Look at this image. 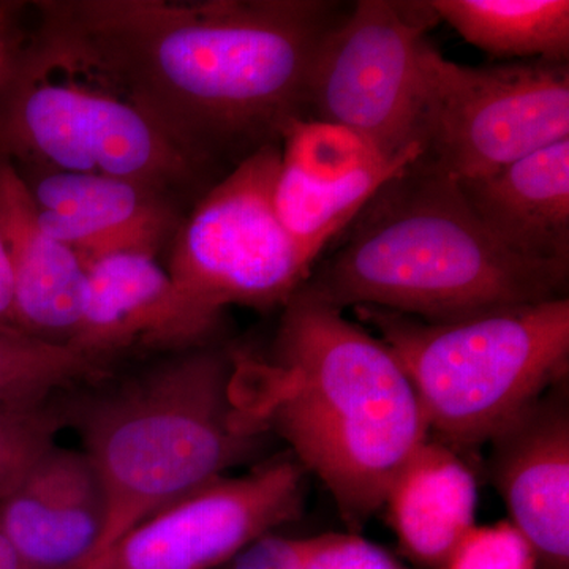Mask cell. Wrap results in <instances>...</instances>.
<instances>
[{"label": "cell", "mask_w": 569, "mask_h": 569, "mask_svg": "<svg viewBox=\"0 0 569 569\" xmlns=\"http://www.w3.org/2000/svg\"><path fill=\"white\" fill-rule=\"evenodd\" d=\"M194 159L228 173L309 119L313 67L347 11L328 0H37Z\"/></svg>", "instance_id": "obj_1"}, {"label": "cell", "mask_w": 569, "mask_h": 569, "mask_svg": "<svg viewBox=\"0 0 569 569\" xmlns=\"http://www.w3.org/2000/svg\"><path fill=\"white\" fill-rule=\"evenodd\" d=\"M282 310L269 365L246 353L249 377L264 387L247 406L358 530L429 427L402 366L365 326L302 291Z\"/></svg>", "instance_id": "obj_2"}, {"label": "cell", "mask_w": 569, "mask_h": 569, "mask_svg": "<svg viewBox=\"0 0 569 569\" xmlns=\"http://www.w3.org/2000/svg\"><path fill=\"white\" fill-rule=\"evenodd\" d=\"M299 288L325 305L377 307L429 323L568 298L569 264L498 244L458 179L415 162L348 224Z\"/></svg>", "instance_id": "obj_3"}, {"label": "cell", "mask_w": 569, "mask_h": 569, "mask_svg": "<svg viewBox=\"0 0 569 569\" xmlns=\"http://www.w3.org/2000/svg\"><path fill=\"white\" fill-rule=\"evenodd\" d=\"M241 355L213 342L62 396L66 426L80 432L107 497L100 556L141 520L263 448L269 430L239 399Z\"/></svg>", "instance_id": "obj_4"}, {"label": "cell", "mask_w": 569, "mask_h": 569, "mask_svg": "<svg viewBox=\"0 0 569 569\" xmlns=\"http://www.w3.org/2000/svg\"><path fill=\"white\" fill-rule=\"evenodd\" d=\"M0 160L17 170L129 179L189 211L227 174L179 148L100 63L36 14L0 104Z\"/></svg>", "instance_id": "obj_5"}, {"label": "cell", "mask_w": 569, "mask_h": 569, "mask_svg": "<svg viewBox=\"0 0 569 569\" xmlns=\"http://www.w3.org/2000/svg\"><path fill=\"white\" fill-rule=\"evenodd\" d=\"M407 373L430 438L455 451L489 443L568 378L569 298L429 323L355 307Z\"/></svg>", "instance_id": "obj_6"}, {"label": "cell", "mask_w": 569, "mask_h": 569, "mask_svg": "<svg viewBox=\"0 0 569 569\" xmlns=\"http://www.w3.org/2000/svg\"><path fill=\"white\" fill-rule=\"evenodd\" d=\"M419 162L479 178L569 140L568 62L463 66L426 41L421 56Z\"/></svg>", "instance_id": "obj_7"}, {"label": "cell", "mask_w": 569, "mask_h": 569, "mask_svg": "<svg viewBox=\"0 0 569 569\" xmlns=\"http://www.w3.org/2000/svg\"><path fill=\"white\" fill-rule=\"evenodd\" d=\"M280 144L231 168L187 212L168 274L193 305L222 317L230 306L284 307L312 272L274 208Z\"/></svg>", "instance_id": "obj_8"}, {"label": "cell", "mask_w": 569, "mask_h": 569, "mask_svg": "<svg viewBox=\"0 0 569 569\" xmlns=\"http://www.w3.org/2000/svg\"><path fill=\"white\" fill-rule=\"evenodd\" d=\"M437 22L422 0L356 2L318 52L309 119L353 130L389 156L421 151V56Z\"/></svg>", "instance_id": "obj_9"}, {"label": "cell", "mask_w": 569, "mask_h": 569, "mask_svg": "<svg viewBox=\"0 0 569 569\" xmlns=\"http://www.w3.org/2000/svg\"><path fill=\"white\" fill-rule=\"evenodd\" d=\"M307 471L279 456L238 478H217L153 512L84 569H217L258 538L298 519Z\"/></svg>", "instance_id": "obj_10"}, {"label": "cell", "mask_w": 569, "mask_h": 569, "mask_svg": "<svg viewBox=\"0 0 569 569\" xmlns=\"http://www.w3.org/2000/svg\"><path fill=\"white\" fill-rule=\"evenodd\" d=\"M421 151L389 156L362 134L301 119L284 132L274 186L280 223L316 266L326 247Z\"/></svg>", "instance_id": "obj_11"}, {"label": "cell", "mask_w": 569, "mask_h": 569, "mask_svg": "<svg viewBox=\"0 0 569 569\" xmlns=\"http://www.w3.org/2000/svg\"><path fill=\"white\" fill-rule=\"evenodd\" d=\"M80 328L71 348L110 367L122 356L183 353L216 342L222 317L206 312L146 254H118L86 269Z\"/></svg>", "instance_id": "obj_12"}, {"label": "cell", "mask_w": 569, "mask_h": 569, "mask_svg": "<svg viewBox=\"0 0 569 569\" xmlns=\"http://www.w3.org/2000/svg\"><path fill=\"white\" fill-rule=\"evenodd\" d=\"M17 173L41 227L69 247L84 269L118 254L159 260L189 212L168 194L129 179L40 170Z\"/></svg>", "instance_id": "obj_13"}, {"label": "cell", "mask_w": 569, "mask_h": 569, "mask_svg": "<svg viewBox=\"0 0 569 569\" xmlns=\"http://www.w3.org/2000/svg\"><path fill=\"white\" fill-rule=\"evenodd\" d=\"M488 473L538 569H569V383L549 388L490 438Z\"/></svg>", "instance_id": "obj_14"}, {"label": "cell", "mask_w": 569, "mask_h": 569, "mask_svg": "<svg viewBox=\"0 0 569 569\" xmlns=\"http://www.w3.org/2000/svg\"><path fill=\"white\" fill-rule=\"evenodd\" d=\"M107 520L91 460L56 443L0 497V531L21 569H84L102 552Z\"/></svg>", "instance_id": "obj_15"}, {"label": "cell", "mask_w": 569, "mask_h": 569, "mask_svg": "<svg viewBox=\"0 0 569 569\" xmlns=\"http://www.w3.org/2000/svg\"><path fill=\"white\" fill-rule=\"evenodd\" d=\"M0 234L13 277L14 312L24 336L70 347L80 328L86 269L41 227L24 182L0 160Z\"/></svg>", "instance_id": "obj_16"}, {"label": "cell", "mask_w": 569, "mask_h": 569, "mask_svg": "<svg viewBox=\"0 0 569 569\" xmlns=\"http://www.w3.org/2000/svg\"><path fill=\"white\" fill-rule=\"evenodd\" d=\"M458 183L498 244L535 263L569 264V140Z\"/></svg>", "instance_id": "obj_17"}, {"label": "cell", "mask_w": 569, "mask_h": 569, "mask_svg": "<svg viewBox=\"0 0 569 569\" xmlns=\"http://www.w3.org/2000/svg\"><path fill=\"white\" fill-rule=\"evenodd\" d=\"M383 508L403 552L440 569L477 526V475L460 452L427 438L389 486Z\"/></svg>", "instance_id": "obj_18"}, {"label": "cell", "mask_w": 569, "mask_h": 569, "mask_svg": "<svg viewBox=\"0 0 569 569\" xmlns=\"http://www.w3.org/2000/svg\"><path fill=\"white\" fill-rule=\"evenodd\" d=\"M471 47L498 59L568 62V0H429Z\"/></svg>", "instance_id": "obj_19"}, {"label": "cell", "mask_w": 569, "mask_h": 569, "mask_svg": "<svg viewBox=\"0 0 569 569\" xmlns=\"http://www.w3.org/2000/svg\"><path fill=\"white\" fill-rule=\"evenodd\" d=\"M110 376L74 348L0 332V403L40 402Z\"/></svg>", "instance_id": "obj_20"}, {"label": "cell", "mask_w": 569, "mask_h": 569, "mask_svg": "<svg viewBox=\"0 0 569 569\" xmlns=\"http://www.w3.org/2000/svg\"><path fill=\"white\" fill-rule=\"evenodd\" d=\"M63 395L40 402L0 403V497L56 443V436L66 426Z\"/></svg>", "instance_id": "obj_21"}, {"label": "cell", "mask_w": 569, "mask_h": 569, "mask_svg": "<svg viewBox=\"0 0 569 569\" xmlns=\"http://www.w3.org/2000/svg\"><path fill=\"white\" fill-rule=\"evenodd\" d=\"M440 569H538L537 557L509 520L475 526Z\"/></svg>", "instance_id": "obj_22"}, {"label": "cell", "mask_w": 569, "mask_h": 569, "mask_svg": "<svg viewBox=\"0 0 569 569\" xmlns=\"http://www.w3.org/2000/svg\"><path fill=\"white\" fill-rule=\"evenodd\" d=\"M305 569H407L380 546L356 533L301 539Z\"/></svg>", "instance_id": "obj_23"}, {"label": "cell", "mask_w": 569, "mask_h": 569, "mask_svg": "<svg viewBox=\"0 0 569 569\" xmlns=\"http://www.w3.org/2000/svg\"><path fill=\"white\" fill-rule=\"evenodd\" d=\"M32 28V2L0 0V104L20 67Z\"/></svg>", "instance_id": "obj_24"}, {"label": "cell", "mask_w": 569, "mask_h": 569, "mask_svg": "<svg viewBox=\"0 0 569 569\" xmlns=\"http://www.w3.org/2000/svg\"><path fill=\"white\" fill-rule=\"evenodd\" d=\"M227 569H305L301 539L264 535L239 552Z\"/></svg>", "instance_id": "obj_25"}, {"label": "cell", "mask_w": 569, "mask_h": 569, "mask_svg": "<svg viewBox=\"0 0 569 569\" xmlns=\"http://www.w3.org/2000/svg\"><path fill=\"white\" fill-rule=\"evenodd\" d=\"M0 332L3 335L24 336L18 326L17 312H14L13 277L9 254L0 234Z\"/></svg>", "instance_id": "obj_26"}, {"label": "cell", "mask_w": 569, "mask_h": 569, "mask_svg": "<svg viewBox=\"0 0 569 569\" xmlns=\"http://www.w3.org/2000/svg\"><path fill=\"white\" fill-rule=\"evenodd\" d=\"M0 569H21L17 553L11 549L10 542L0 531Z\"/></svg>", "instance_id": "obj_27"}]
</instances>
